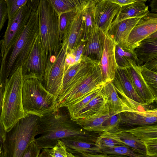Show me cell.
<instances>
[{
  "label": "cell",
  "mask_w": 157,
  "mask_h": 157,
  "mask_svg": "<svg viewBox=\"0 0 157 157\" xmlns=\"http://www.w3.org/2000/svg\"><path fill=\"white\" fill-rule=\"evenodd\" d=\"M38 135L40 136L35 140L41 150L53 147L62 139L95 143L98 136L94 132L85 130L72 119L65 107L56 108L40 117Z\"/></svg>",
  "instance_id": "1"
},
{
  "label": "cell",
  "mask_w": 157,
  "mask_h": 157,
  "mask_svg": "<svg viewBox=\"0 0 157 157\" xmlns=\"http://www.w3.org/2000/svg\"><path fill=\"white\" fill-rule=\"evenodd\" d=\"M84 57L83 65L57 98L56 108L74 104L104 84L99 61Z\"/></svg>",
  "instance_id": "2"
},
{
  "label": "cell",
  "mask_w": 157,
  "mask_h": 157,
  "mask_svg": "<svg viewBox=\"0 0 157 157\" xmlns=\"http://www.w3.org/2000/svg\"><path fill=\"white\" fill-rule=\"evenodd\" d=\"M39 34L38 14L37 12H32L23 31L2 57L0 69V87L3 94L7 79L26 60Z\"/></svg>",
  "instance_id": "3"
},
{
  "label": "cell",
  "mask_w": 157,
  "mask_h": 157,
  "mask_svg": "<svg viewBox=\"0 0 157 157\" xmlns=\"http://www.w3.org/2000/svg\"><path fill=\"white\" fill-rule=\"evenodd\" d=\"M40 117L27 114L9 131L4 140V157H21L30 144L38 135Z\"/></svg>",
  "instance_id": "4"
},
{
  "label": "cell",
  "mask_w": 157,
  "mask_h": 157,
  "mask_svg": "<svg viewBox=\"0 0 157 157\" xmlns=\"http://www.w3.org/2000/svg\"><path fill=\"white\" fill-rule=\"evenodd\" d=\"M23 81L20 67L9 77L6 82L0 118L6 132L9 131L25 115L22 101Z\"/></svg>",
  "instance_id": "5"
},
{
  "label": "cell",
  "mask_w": 157,
  "mask_h": 157,
  "mask_svg": "<svg viewBox=\"0 0 157 157\" xmlns=\"http://www.w3.org/2000/svg\"><path fill=\"white\" fill-rule=\"evenodd\" d=\"M39 34L49 59L56 57L61 48L59 29V15L50 0H40L36 11Z\"/></svg>",
  "instance_id": "6"
},
{
  "label": "cell",
  "mask_w": 157,
  "mask_h": 157,
  "mask_svg": "<svg viewBox=\"0 0 157 157\" xmlns=\"http://www.w3.org/2000/svg\"><path fill=\"white\" fill-rule=\"evenodd\" d=\"M22 101L25 115L33 114L41 117L56 109L54 96L36 78L24 79Z\"/></svg>",
  "instance_id": "7"
},
{
  "label": "cell",
  "mask_w": 157,
  "mask_h": 157,
  "mask_svg": "<svg viewBox=\"0 0 157 157\" xmlns=\"http://www.w3.org/2000/svg\"><path fill=\"white\" fill-rule=\"evenodd\" d=\"M121 100L123 111L119 113L121 122L127 125L138 126L156 124L157 108L146 109L145 106L147 105L129 98Z\"/></svg>",
  "instance_id": "8"
},
{
  "label": "cell",
  "mask_w": 157,
  "mask_h": 157,
  "mask_svg": "<svg viewBox=\"0 0 157 157\" xmlns=\"http://www.w3.org/2000/svg\"><path fill=\"white\" fill-rule=\"evenodd\" d=\"M67 53V45L62 43L56 59L49 60L42 81L44 87L54 96L55 102L61 91Z\"/></svg>",
  "instance_id": "9"
},
{
  "label": "cell",
  "mask_w": 157,
  "mask_h": 157,
  "mask_svg": "<svg viewBox=\"0 0 157 157\" xmlns=\"http://www.w3.org/2000/svg\"><path fill=\"white\" fill-rule=\"evenodd\" d=\"M49 60L39 34L28 58L21 66L24 79L36 78L42 81Z\"/></svg>",
  "instance_id": "10"
},
{
  "label": "cell",
  "mask_w": 157,
  "mask_h": 157,
  "mask_svg": "<svg viewBox=\"0 0 157 157\" xmlns=\"http://www.w3.org/2000/svg\"><path fill=\"white\" fill-rule=\"evenodd\" d=\"M31 12L26 4L21 8L14 17L8 22L6 31L1 40L0 52L2 57L5 52L19 38L28 22Z\"/></svg>",
  "instance_id": "11"
},
{
  "label": "cell",
  "mask_w": 157,
  "mask_h": 157,
  "mask_svg": "<svg viewBox=\"0 0 157 157\" xmlns=\"http://www.w3.org/2000/svg\"><path fill=\"white\" fill-rule=\"evenodd\" d=\"M157 14L149 12L141 17L132 30L127 40L128 49L134 51L139 43L157 31Z\"/></svg>",
  "instance_id": "12"
},
{
  "label": "cell",
  "mask_w": 157,
  "mask_h": 157,
  "mask_svg": "<svg viewBox=\"0 0 157 157\" xmlns=\"http://www.w3.org/2000/svg\"><path fill=\"white\" fill-rule=\"evenodd\" d=\"M121 7L111 0H96L95 9V26L106 35Z\"/></svg>",
  "instance_id": "13"
},
{
  "label": "cell",
  "mask_w": 157,
  "mask_h": 157,
  "mask_svg": "<svg viewBox=\"0 0 157 157\" xmlns=\"http://www.w3.org/2000/svg\"><path fill=\"white\" fill-rule=\"evenodd\" d=\"M115 45L113 40L106 35L103 50L99 66L104 84L112 82L118 66L115 56Z\"/></svg>",
  "instance_id": "14"
},
{
  "label": "cell",
  "mask_w": 157,
  "mask_h": 157,
  "mask_svg": "<svg viewBox=\"0 0 157 157\" xmlns=\"http://www.w3.org/2000/svg\"><path fill=\"white\" fill-rule=\"evenodd\" d=\"M84 16L83 10L78 12L62 40L67 46V53L74 52L84 41Z\"/></svg>",
  "instance_id": "15"
},
{
  "label": "cell",
  "mask_w": 157,
  "mask_h": 157,
  "mask_svg": "<svg viewBox=\"0 0 157 157\" xmlns=\"http://www.w3.org/2000/svg\"><path fill=\"white\" fill-rule=\"evenodd\" d=\"M141 18L128 19L112 25L106 35L111 39L115 45L128 49L127 42L129 34Z\"/></svg>",
  "instance_id": "16"
},
{
  "label": "cell",
  "mask_w": 157,
  "mask_h": 157,
  "mask_svg": "<svg viewBox=\"0 0 157 157\" xmlns=\"http://www.w3.org/2000/svg\"><path fill=\"white\" fill-rule=\"evenodd\" d=\"M112 82L116 88L122 91L130 99L139 103L146 105L137 94L126 67L117 66Z\"/></svg>",
  "instance_id": "17"
},
{
  "label": "cell",
  "mask_w": 157,
  "mask_h": 157,
  "mask_svg": "<svg viewBox=\"0 0 157 157\" xmlns=\"http://www.w3.org/2000/svg\"><path fill=\"white\" fill-rule=\"evenodd\" d=\"M140 67L131 64L126 68L137 94L145 104L148 105L155 100L142 75Z\"/></svg>",
  "instance_id": "18"
},
{
  "label": "cell",
  "mask_w": 157,
  "mask_h": 157,
  "mask_svg": "<svg viewBox=\"0 0 157 157\" xmlns=\"http://www.w3.org/2000/svg\"><path fill=\"white\" fill-rule=\"evenodd\" d=\"M106 35L95 27L93 32L86 41L82 56L91 59L100 61L103 50Z\"/></svg>",
  "instance_id": "19"
},
{
  "label": "cell",
  "mask_w": 157,
  "mask_h": 157,
  "mask_svg": "<svg viewBox=\"0 0 157 157\" xmlns=\"http://www.w3.org/2000/svg\"><path fill=\"white\" fill-rule=\"evenodd\" d=\"M110 114L107 103L94 114L87 117L74 120L86 131L103 132L102 124Z\"/></svg>",
  "instance_id": "20"
},
{
  "label": "cell",
  "mask_w": 157,
  "mask_h": 157,
  "mask_svg": "<svg viewBox=\"0 0 157 157\" xmlns=\"http://www.w3.org/2000/svg\"><path fill=\"white\" fill-rule=\"evenodd\" d=\"M137 57L146 62L157 58V31L142 40L134 49Z\"/></svg>",
  "instance_id": "21"
},
{
  "label": "cell",
  "mask_w": 157,
  "mask_h": 157,
  "mask_svg": "<svg viewBox=\"0 0 157 157\" xmlns=\"http://www.w3.org/2000/svg\"><path fill=\"white\" fill-rule=\"evenodd\" d=\"M146 1L137 0L135 2L121 7L111 26L125 19L141 17L145 15L149 12L148 6L146 5Z\"/></svg>",
  "instance_id": "22"
},
{
  "label": "cell",
  "mask_w": 157,
  "mask_h": 157,
  "mask_svg": "<svg viewBox=\"0 0 157 157\" xmlns=\"http://www.w3.org/2000/svg\"><path fill=\"white\" fill-rule=\"evenodd\" d=\"M60 140L65 145L67 152L76 156L85 154H102L100 148L94 142L69 138Z\"/></svg>",
  "instance_id": "23"
},
{
  "label": "cell",
  "mask_w": 157,
  "mask_h": 157,
  "mask_svg": "<svg viewBox=\"0 0 157 157\" xmlns=\"http://www.w3.org/2000/svg\"><path fill=\"white\" fill-rule=\"evenodd\" d=\"M107 103V96L104 85L100 92L71 118L73 120L89 117L98 111Z\"/></svg>",
  "instance_id": "24"
},
{
  "label": "cell",
  "mask_w": 157,
  "mask_h": 157,
  "mask_svg": "<svg viewBox=\"0 0 157 157\" xmlns=\"http://www.w3.org/2000/svg\"><path fill=\"white\" fill-rule=\"evenodd\" d=\"M115 56L117 66L122 67H126L131 64L141 66L143 63L137 57L134 50L131 51L118 45H115Z\"/></svg>",
  "instance_id": "25"
},
{
  "label": "cell",
  "mask_w": 157,
  "mask_h": 157,
  "mask_svg": "<svg viewBox=\"0 0 157 157\" xmlns=\"http://www.w3.org/2000/svg\"><path fill=\"white\" fill-rule=\"evenodd\" d=\"M59 15L73 10L80 12L83 10L89 0H50Z\"/></svg>",
  "instance_id": "26"
},
{
  "label": "cell",
  "mask_w": 157,
  "mask_h": 157,
  "mask_svg": "<svg viewBox=\"0 0 157 157\" xmlns=\"http://www.w3.org/2000/svg\"><path fill=\"white\" fill-rule=\"evenodd\" d=\"M110 132L115 135L125 145L131 147L142 154L146 155V149L144 143L132 134L119 128Z\"/></svg>",
  "instance_id": "27"
},
{
  "label": "cell",
  "mask_w": 157,
  "mask_h": 157,
  "mask_svg": "<svg viewBox=\"0 0 157 157\" xmlns=\"http://www.w3.org/2000/svg\"><path fill=\"white\" fill-rule=\"evenodd\" d=\"M105 92L107 96V104L110 113L116 114L123 111L121 98L117 93L112 82L104 84Z\"/></svg>",
  "instance_id": "28"
},
{
  "label": "cell",
  "mask_w": 157,
  "mask_h": 157,
  "mask_svg": "<svg viewBox=\"0 0 157 157\" xmlns=\"http://www.w3.org/2000/svg\"><path fill=\"white\" fill-rule=\"evenodd\" d=\"M96 0H89L83 10L84 16V29L83 41H86L92 34L96 26L94 9Z\"/></svg>",
  "instance_id": "29"
},
{
  "label": "cell",
  "mask_w": 157,
  "mask_h": 157,
  "mask_svg": "<svg viewBox=\"0 0 157 157\" xmlns=\"http://www.w3.org/2000/svg\"><path fill=\"white\" fill-rule=\"evenodd\" d=\"M123 130L132 134L142 142L157 139V124L139 126Z\"/></svg>",
  "instance_id": "30"
},
{
  "label": "cell",
  "mask_w": 157,
  "mask_h": 157,
  "mask_svg": "<svg viewBox=\"0 0 157 157\" xmlns=\"http://www.w3.org/2000/svg\"><path fill=\"white\" fill-rule=\"evenodd\" d=\"M102 153L106 155H118L130 157H152L143 154L135 149L126 145L118 146L111 147L100 148Z\"/></svg>",
  "instance_id": "31"
},
{
  "label": "cell",
  "mask_w": 157,
  "mask_h": 157,
  "mask_svg": "<svg viewBox=\"0 0 157 157\" xmlns=\"http://www.w3.org/2000/svg\"><path fill=\"white\" fill-rule=\"evenodd\" d=\"M78 12L76 10H73L59 15V29L61 42Z\"/></svg>",
  "instance_id": "32"
},
{
  "label": "cell",
  "mask_w": 157,
  "mask_h": 157,
  "mask_svg": "<svg viewBox=\"0 0 157 157\" xmlns=\"http://www.w3.org/2000/svg\"><path fill=\"white\" fill-rule=\"evenodd\" d=\"M95 143L100 148L103 147H111L125 145L115 135L110 132H103L97 138Z\"/></svg>",
  "instance_id": "33"
},
{
  "label": "cell",
  "mask_w": 157,
  "mask_h": 157,
  "mask_svg": "<svg viewBox=\"0 0 157 157\" xmlns=\"http://www.w3.org/2000/svg\"><path fill=\"white\" fill-rule=\"evenodd\" d=\"M142 75L149 87L155 101L157 99V73L149 70L141 66Z\"/></svg>",
  "instance_id": "34"
},
{
  "label": "cell",
  "mask_w": 157,
  "mask_h": 157,
  "mask_svg": "<svg viewBox=\"0 0 157 157\" xmlns=\"http://www.w3.org/2000/svg\"><path fill=\"white\" fill-rule=\"evenodd\" d=\"M103 85L79 101L67 108L71 118L77 113L82 109L90 101L98 95L101 91Z\"/></svg>",
  "instance_id": "35"
},
{
  "label": "cell",
  "mask_w": 157,
  "mask_h": 157,
  "mask_svg": "<svg viewBox=\"0 0 157 157\" xmlns=\"http://www.w3.org/2000/svg\"><path fill=\"white\" fill-rule=\"evenodd\" d=\"M84 59V56H83L80 61L70 66L65 71L63 76L61 91L60 94L65 89L82 66Z\"/></svg>",
  "instance_id": "36"
},
{
  "label": "cell",
  "mask_w": 157,
  "mask_h": 157,
  "mask_svg": "<svg viewBox=\"0 0 157 157\" xmlns=\"http://www.w3.org/2000/svg\"><path fill=\"white\" fill-rule=\"evenodd\" d=\"M27 0H5L8 22L16 15L19 10L26 4Z\"/></svg>",
  "instance_id": "37"
},
{
  "label": "cell",
  "mask_w": 157,
  "mask_h": 157,
  "mask_svg": "<svg viewBox=\"0 0 157 157\" xmlns=\"http://www.w3.org/2000/svg\"><path fill=\"white\" fill-rule=\"evenodd\" d=\"M120 114L110 113V115L103 122L102 126L103 132H110L118 129L121 122Z\"/></svg>",
  "instance_id": "38"
},
{
  "label": "cell",
  "mask_w": 157,
  "mask_h": 157,
  "mask_svg": "<svg viewBox=\"0 0 157 157\" xmlns=\"http://www.w3.org/2000/svg\"><path fill=\"white\" fill-rule=\"evenodd\" d=\"M47 149L51 157H68L66 146L60 140L53 147Z\"/></svg>",
  "instance_id": "39"
},
{
  "label": "cell",
  "mask_w": 157,
  "mask_h": 157,
  "mask_svg": "<svg viewBox=\"0 0 157 157\" xmlns=\"http://www.w3.org/2000/svg\"><path fill=\"white\" fill-rule=\"evenodd\" d=\"M40 150L34 140L27 147L21 157H39Z\"/></svg>",
  "instance_id": "40"
},
{
  "label": "cell",
  "mask_w": 157,
  "mask_h": 157,
  "mask_svg": "<svg viewBox=\"0 0 157 157\" xmlns=\"http://www.w3.org/2000/svg\"><path fill=\"white\" fill-rule=\"evenodd\" d=\"M145 147L147 155L152 157H157V139L143 142Z\"/></svg>",
  "instance_id": "41"
},
{
  "label": "cell",
  "mask_w": 157,
  "mask_h": 157,
  "mask_svg": "<svg viewBox=\"0 0 157 157\" xmlns=\"http://www.w3.org/2000/svg\"><path fill=\"white\" fill-rule=\"evenodd\" d=\"M7 19L5 0H0V32Z\"/></svg>",
  "instance_id": "42"
},
{
  "label": "cell",
  "mask_w": 157,
  "mask_h": 157,
  "mask_svg": "<svg viewBox=\"0 0 157 157\" xmlns=\"http://www.w3.org/2000/svg\"><path fill=\"white\" fill-rule=\"evenodd\" d=\"M86 41L83 42L72 53L74 56L75 63L80 61L83 57L82 54Z\"/></svg>",
  "instance_id": "43"
},
{
  "label": "cell",
  "mask_w": 157,
  "mask_h": 157,
  "mask_svg": "<svg viewBox=\"0 0 157 157\" xmlns=\"http://www.w3.org/2000/svg\"><path fill=\"white\" fill-rule=\"evenodd\" d=\"M143 66L149 70L157 73V58L145 62Z\"/></svg>",
  "instance_id": "44"
},
{
  "label": "cell",
  "mask_w": 157,
  "mask_h": 157,
  "mask_svg": "<svg viewBox=\"0 0 157 157\" xmlns=\"http://www.w3.org/2000/svg\"><path fill=\"white\" fill-rule=\"evenodd\" d=\"M40 0H27L26 4L32 12H36Z\"/></svg>",
  "instance_id": "45"
},
{
  "label": "cell",
  "mask_w": 157,
  "mask_h": 157,
  "mask_svg": "<svg viewBox=\"0 0 157 157\" xmlns=\"http://www.w3.org/2000/svg\"><path fill=\"white\" fill-rule=\"evenodd\" d=\"M137 0H111V1L122 7L136 2Z\"/></svg>",
  "instance_id": "46"
},
{
  "label": "cell",
  "mask_w": 157,
  "mask_h": 157,
  "mask_svg": "<svg viewBox=\"0 0 157 157\" xmlns=\"http://www.w3.org/2000/svg\"><path fill=\"white\" fill-rule=\"evenodd\" d=\"M77 156L78 157H109L108 155L104 154H85L78 156Z\"/></svg>",
  "instance_id": "47"
},
{
  "label": "cell",
  "mask_w": 157,
  "mask_h": 157,
  "mask_svg": "<svg viewBox=\"0 0 157 157\" xmlns=\"http://www.w3.org/2000/svg\"><path fill=\"white\" fill-rule=\"evenodd\" d=\"M149 6L151 8V11L152 12H157V0L150 1Z\"/></svg>",
  "instance_id": "48"
},
{
  "label": "cell",
  "mask_w": 157,
  "mask_h": 157,
  "mask_svg": "<svg viewBox=\"0 0 157 157\" xmlns=\"http://www.w3.org/2000/svg\"><path fill=\"white\" fill-rule=\"evenodd\" d=\"M4 140L0 135V157H4Z\"/></svg>",
  "instance_id": "49"
},
{
  "label": "cell",
  "mask_w": 157,
  "mask_h": 157,
  "mask_svg": "<svg viewBox=\"0 0 157 157\" xmlns=\"http://www.w3.org/2000/svg\"><path fill=\"white\" fill-rule=\"evenodd\" d=\"M6 131L4 126L0 118V135L2 137L4 140L5 138Z\"/></svg>",
  "instance_id": "50"
},
{
  "label": "cell",
  "mask_w": 157,
  "mask_h": 157,
  "mask_svg": "<svg viewBox=\"0 0 157 157\" xmlns=\"http://www.w3.org/2000/svg\"><path fill=\"white\" fill-rule=\"evenodd\" d=\"M39 157H51L48 154L47 148L42 149Z\"/></svg>",
  "instance_id": "51"
},
{
  "label": "cell",
  "mask_w": 157,
  "mask_h": 157,
  "mask_svg": "<svg viewBox=\"0 0 157 157\" xmlns=\"http://www.w3.org/2000/svg\"><path fill=\"white\" fill-rule=\"evenodd\" d=\"M3 95V94L2 92L0 87V118L2 109Z\"/></svg>",
  "instance_id": "52"
},
{
  "label": "cell",
  "mask_w": 157,
  "mask_h": 157,
  "mask_svg": "<svg viewBox=\"0 0 157 157\" xmlns=\"http://www.w3.org/2000/svg\"><path fill=\"white\" fill-rule=\"evenodd\" d=\"M109 157H130L125 155L110 154L108 155Z\"/></svg>",
  "instance_id": "53"
},
{
  "label": "cell",
  "mask_w": 157,
  "mask_h": 157,
  "mask_svg": "<svg viewBox=\"0 0 157 157\" xmlns=\"http://www.w3.org/2000/svg\"><path fill=\"white\" fill-rule=\"evenodd\" d=\"M1 43H2V40H0V69L1 68V64H2V57L1 53L0 52V49H1Z\"/></svg>",
  "instance_id": "54"
},
{
  "label": "cell",
  "mask_w": 157,
  "mask_h": 157,
  "mask_svg": "<svg viewBox=\"0 0 157 157\" xmlns=\"http://www.w3.org/2000/svg\"><path fill=\"white\" fill-rule=\"evenodd\" d=\"M67 153L68 157H78L71 153L67 152Z\"/></svg>",
  "instance_id": "55"
}]
</instances>
